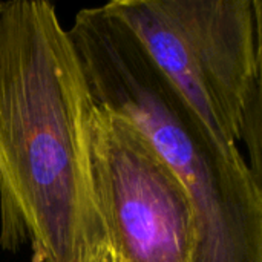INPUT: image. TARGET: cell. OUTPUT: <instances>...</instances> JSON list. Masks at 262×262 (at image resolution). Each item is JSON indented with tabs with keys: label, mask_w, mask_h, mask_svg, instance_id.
<instances>
[{
	"label": "cell",
	"mask_w": 262,
	"mask_h": 262,
	"mask_svg": "<svg viewBox=\"0 0 262 262\" xmlns=\"http://www.w3.org/2000/svg\"><path fill=\"white\" fill-rule=\"evenodd\" d=\"M94 98L48 0H0V247L31 262H88L107 247L86 120Z\"/></svg>",
	"instance_id": "cell-1"
},
{
	"label": "cell",
	"mask_w": 262,
	"mask_h": 262,
	"mask_svg": "<svg viewBox=\"0 0 262 262\" xmlns=\"http://www.w3.org/2000/svg\"><path fill=\"white\" fill-rule=\"evenodd\" d=\"M69 34L94 101L127 115L186 187L195 213L192 262H262V181L232 161L132 29L104 5L75 12Z\"/></svg>",
	"instance_id": "cell-2"
},
{
	"label": "cell",
	"mask_w": 262,
	"mask_h": 262,
	"mask_svg": "<svg viewBox=\"0 0 262 262\" xmlns=\"http://www.w3.org/2000/svg\"><path fill=\"white\" fill-rule=\"evenodd\" d=\"M149 57L232 161L262 181L261 0H112Z\"/></svg>",
	"instance_id": "cell-3"
},
{
	"label": "cell",
	"mask_w": 262,
	"mask_h": 262,
	"mask_svg": "<svg viewBox=\"0 0 262 262\" xmlns=\"http://www.w3.org/2000/svg\"><path fill=\"white\" fill-rule=\"evenodd\" d=\"M94 198L118 262H192L196 224L190 196L123 112L94 101L86 120Z\"/></svg>",
	"instance_id": "cell-4"
},
{
	"label": "cell",
	"mask_w": 262,
	"mask_h": 262,
	"mask_svg": "<svg viewBox=\"0 0 262 262\" xmlns=\"http://www.w3.org/2000/svg\"><path fill=\"white\" fill-rule=\"evenodd\" d=\"M88 262H118V259L115 258V255L112 253L109 247H103Z\"/></svg>",
	"instance_id": "cell-5"
}]
</instances>
